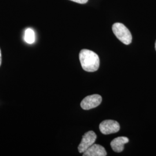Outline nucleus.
Segmentation results:
<instances>
[{"label": "nucleus", "mask_w": 156, "mask_h": 156, "mask_svg": "<svg viewBox=\"0 0 156 156\" xmlns=\"http://www.w3.org/2000/svg\"><path fill=\"white\" fill-rule=\"evenodd\" d=\"M79 60L84 71L95 72L100 66V58L94 51L88 49H83L79 53Z\"/></svg>", "instance_id": "f257e3e1"}, {"label": "nucleus", "mask_w": 156, "mask_h": 156, "mask_svg": "<svg viewBox=\"0 0 156 156\" xmlns=\"http://www.w3.org/2000/svg\"><path fill=\"white\" fill-rule=\"evenodd\" d=\"M112 30L115 36L125 45H129L132 42V35L123 24L116 23L112 26Z\"/></svg>", "instance_id": "f03ea898"}, {"label": "nucleus", "mask_w": 156, "mask_h": 156, "mask_svg": "<svg viewBox=\"0 0 156 156\" xmlns=\"http://www.w3.org/2000/svg\"><path fill=\"white\" fill-rule=\"evenodd\" d=\"M97 139V135L94 131H90L86 133L82 136V140L78 146V151L80 153H83L91 146L94 144Z\"/></svg>", "instance_id": "7ed1b4c3"}, {"label": "nucleus", "mask_w": 156, "mask_h": 156, "mask_svg": "<svg viewBox=\"0 0 156 156\" xmlns=\"http://www.w3.org/2000/svg\"><path fill=\"white\" fill-rule=\"evenodd\" d=\"M99 128L101 132L104 135L114 134L119 131L120 124L116 121L106 120L100 123Z\"/></svg>", "instance_id": "20e7f679"}, {"label": "nucleus", "mask_w": 156, "mask_h": 156, "mask_svg": "<svg viewBox=\"0 0 156 156\" xmlns=\"http://www.w3.org/2000/svg\"><path fill=\"white\" fill-rule=\"evenodd\" d=\"M102 97L98 94L89 95L85 97L80 103V106L84 110H89L100 105Z\"/></svg>", "instance_id": "39448f33"}, {"label": "nucleus", "mask_w": 156, "mask_h": 156, "mask_svg": "<svg viewBox=\"0 0 156 156\" xmlns=\"http://www.w3.org/2000/svg\"><path fill=\"white\" fill-rule=\"evenodd\" d=\"M106 155L107 153L102 146L94 144L83 153V156H106Z\"/></svg>", "instance_id": "423d86ee"}, {"label": "nucleus", "mask_w": 156, "mask_h": 156, "mask_svg": "<svg viewBox=\"0 0 156 156\" xmlns=\"http://www.w3.org/2000/svg\"><path fill=\"white\" fill-rule=\"evenodd\" d=\"M129 142L128 138L119 136L113 140L111 143L112 149L116 153H120L124 150V146Z\"/></svg>", "instance_id": "0eeeda50"}, {"label": "nucleus", "mask_w": 156, "mask_h": 156, "mask_svg": "<svg viewBox=\"0 0 156 156\" xmlns=\"http://www.w3.org/2000/svg\"><path fill=\"white\" fill-rule=\"evenodd\" d=\"M24 40L29 44H32L35 41V35L33 30L31 28H27L25 31Z\"/></svg>", "instance_id": "6e6552de"}, {"label": "nucleus", "mask_w": 156, "mask_h": 156, "mask_svg": "<svg viewBox=\"0 0 156 156\" xmlns=\"http://www.w3.org/2000/svg\"><path fill=\"white\" fill-rule=\"evenodd\" d=\"M70 1L77 2L79 4H86L88 1V0H70Z\"/></svg>", "instance_id": "1a4fd4ad"}, {"label": "nucleus", "mask_w": 156, "mask_h": 156, "mask_svg": "<svg viewBox=\"0 0 156 156\" xmlns=\"http://www.w3.org/2000/svg\"><path fill=\"white\" fill-rule=\"evenodd\" d=\"M1 62H2V58H1V49H0V66L1 65Z\"/></svg>", "instance_id": "9d476101"}, {"label": "nucleus", "mask_w": 156, "mask_h": 156, "mask_svg": "<svg viewBox=\"0 0 156 156\" xmlns=\"http://www.w3.org/2000/svg\"><path fill=\"white\" fill-rule=\"evenodd\" d=\"M155 49H156V43H155Z\"/></svg>", "instance_id": "9b49d317"}]
</instances>
